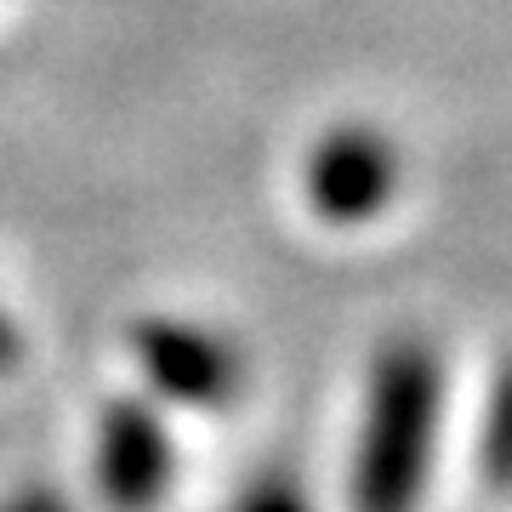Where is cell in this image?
Returning <instances> with one entry per match:
<instances>
[{
    "label": "cell",
    "mask_w": 512,
    "mask_h": 512,
    "mask_svg": "<svg viewBox=\"0 0 512 512\" xmlns=\"http://www.w3.org/2000/svg\"><path fill=\"white\" fill-rule=\"evenodd\" d=\"M439 353L427 342H393L370 370L365 433L353 456V512H416L427 461H433V427H439Z\"/></svg>",
    "instance_id": "cell-1"
},
{
    "label": "cell",
    "mask_w": 512,
    "mask_h": 512,
    "mask_svg": "<svg viewBox=\"0 0 512 512\" xmlns=\"http://www.w3.org/2000/svg\"><path fill=\"white\" fill-rule=\"evenodd\" d=\"M131 353L165 399L194 404V410H217L239 393L245 382V359L228 336L188 319H143L131 330Z\"/></svg>",
    "instance_id": "cell-2"
},
{
    "label": "cell",
    "mask_w": 512,
    "mask_h": 512,
    "mask_svg": "<svg viewBox=\"0 0 512 512\" xmlns=\"http://www.w3.org/2000/svg\"><path fill=\"white\" fill-rule=\"evenodd\" d=\"M302 188H308V205L325 222H342V228L348 222H370L393 200V188H399V154L376 131L342 126L313 148Z\"/></svg>",
    "instance_id": "cell-3"
},
{
    "label": "cell",
    "mask_w": 512,
    "mask_h": 512,
    "mask_svg": "<svg viewBox=\"0 0 512 512\" xmlns=\"http://www.w3.org/2000/svg\"><path fill=\"white\" fill-rule=\"evenodd\" d=\"M171 433L137 399H114L97 427V490L114 512H148L171 484Z\"/></svg>",
    "instance_id": "cell-4"
},
{
    "label": "cell",
    "mask_w": 512,
    "mask_h": 512,
    "mask_svg": "<svg viewBox=\"0 0 512 512\" xmlns=\"http://www.w3.org/2000/svg\"><path fill=\"white\" fill-rule=\"evenodd\" d=\"M478 473L490 490H512V359L501 365L484 404V433H478Z\"/></svg>",
    "instance_id": "cell-5"
},
{
    "label": "cell",
    "mask_w": 512,
    "mask_h": 512,
    "mask_svg": "<svg viewBox=\"0 0 512 512\" xmlns=\"http://www.w3.org/2000/svg\"><path fill=\"white\" fill-rule=\"evenodd\" d=\"M234 512H313V507L302 501L296 484H285V478H262V484H251V490L239 495Z\"/></svg>",
    "instance_id": "cell-6"
},
{
    "label": "cell",
    "mask_w": 512,
    "mask_h": 512,
    "mask_svg": "<svg viewBox=\"0 0 512 512\" xmlns=\"http://www.w3.org/2000/svg\"><path fill=\"white\" fill-rule=\"evenodd\" d=\"M0 512H74V507L57 490H23V495H12Z\"/></svg>",
    "instance_id": "cell-7"
},
{
    "label": "cell",
    "mask_w": 512,
    "mask_h": 512,
    "mask_svg": "<svg viewBox=\"0 0 512 512\" xmlns=\"http://www.w3.org/2000/svg\"><path fill=\"white\" fill-rule=\"evenodd\" d=\"M23 359V336H18V325L6 319V308H0V370H12Z\"/></svg>",
    "instance_id": "cell-8"
}]
</instances>
